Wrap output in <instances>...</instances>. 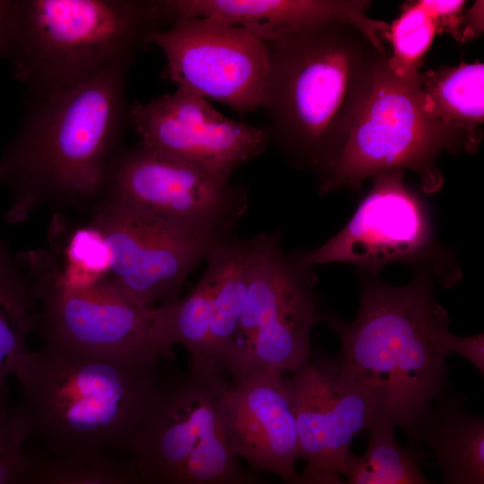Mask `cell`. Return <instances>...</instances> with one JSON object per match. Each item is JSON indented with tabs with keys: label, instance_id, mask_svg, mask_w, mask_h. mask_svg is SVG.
<instances>
[{
	"label": "cell",
	"instance_id": "1",
	"mask_svg": "<svg viewBox=\"0 0 484 484\" xmlns=\"http://www.w3.org/2000/svg\"><path fill=\"white\" fill-rule=\"evenodd\" d=\"M130 65H113L65 91L27 97L18 130L0 155V186L13 196L5 223H22L43 204L93 209L101 200L128 121Z\"/></svg>",
	"mask_w": 484,
	"mask_h": 484
},
{
	"label": "cell",
	"instance_id": "2",
	"mask_svg": "<svg viewBox=\"0 0 484 484\" xmlns=\"http://www.w3.org/2000/svg\"><path fill=\"white\" fill-rule=\"evenodd\" d=\"M266 43L261 108L269 143L293 166L319 172L345 148L389 54L342 22L284 33Z\"/></svg>",
	"mask_w": 484,
	"mask_h": 484
},
{
	"label": "cell",
	"instance_id": "3",
	"mask_svg": "<svg viewBox=\"0 0 484 484\" xmlns=\"http://www.w3.org/2000/svg\"><path fill=\"white\" fill-rule=\"evenodd\" d=\"M327 323L340 341L336 361L370 400L375 419L411 441L423 436L446 386L452 334L428 274L400 287L367 281L356 318Z\"/></svg>",
	"mask_w": 484,
	"mask_h": 484
},
{
	"label": "cell",
	"instance_id": "4",
	"mask_svg": "<svg viewBox=\"0 0 484 484\" xmlns=\"http://www.w3.org/2000/svg\"><path fill=\"white\" fill-rule=\"evenodd\" d=\"M158 359L43 340L14 376L48 453L86 458L129 452L162 382Z\"/></svg>",
	"mask_w": 484,
	"mask_h": 484
},
{
	"label": "cell",
	"instance_id": "5",
	"mask_svg": "<svg viewBox=\"0 0 484 484\" xmlns=\"http://www.w3.org/2000/svg\"><path fill=\"white\" fill-rule=\"evenodd\" d=\"M167 25L160 0H11L0 56L27 97H44L132 64Z\"/></svg>",
	"mask_w": 484,
	"mask_h": 484
},
{
	"label": "cell",
	"instance_id": "6",
	"mask_svg": "<svg viewBox=\"0 0 484 484\" xmlns=\"http://www.w3.org/2000/svg\"><path fill=\"white\" fill-rule=\"evenodd\" d=\"M223 374L190 369L163 380L130 459L143 484H255L224 436Z\"/></svg>",
	"mask_w": 484,
	"mask_h": 484
},
{
	"label": "cell",
	"instance_id": "7",
	"mask_svg": "<svg viewBox=\"0 0 484 484\" xmlns=\"http://www.w3.org/2000/svg\"><path fill=\"white\" fill-rule=\"evenodd\" d=\"M388 56L378 66L345 148L317 172L322 194L342 187L359 189L365 179L393 169L414 171L425 193L442 187L437 156L456 150L426 107L419 74L398 75L389 66Z\"/></svg>",
	"mask_w": 484,
	"mask_h": 484
},
{
	"label": "cell",
	"instance_id": "8",
	"mask_svg": "<svg viewBox=\"0 0 484 484\" xmlns=\"http://www.w3.org/2000/svg\"><path fill=\"white\" fill-rule=\"evenodd\" d=\"M99 202L177 230L225 239L246 212L248 194L241 185L137 145L116 154Z\"/></svg>",
	"mask_w": 484,
	"mask_h": 484
},
{
	"label": "cell",
	"instance_id": "9",
	"mask_svg": "<svg viewBox=\"0 0 484 484\" xmlns=\"http://www.w3.org/2000/svg\"><path fill=\"white\" fill-rule=\"evenodd\" d=\"M16 256L41 306L37 324L43 340L99 351L172 356L156 307L139 304L108 278L83 287L65 284L56 257L45 250Z\"/></svg>",
	"mask_w": 484,
	"mask_h": 484
},
{
	"label": "cell",
	"instance_id": "10",
	"mask_svg": "<svg viewBox=\"0 0 484 484\" xmlns=\"http://www.w3.org/2000/svg\"><path fill=\"white\" fill-rule=\"evenodd\" d=\"M404 170L377 173L345 227L317 248L294 256L304 269L346 263L372 273L389 264L423 266L445 287L461 270L435 239L428 209L404 181Z\"/></svg>",
	"mask_w": 484,
	"mask_h": 484
},
{
	"label": "cell",
	"instance_id": "11",
	"mask_svg": "<svg viewBox=\"0 0 484 484\" xmlns=\"http://www.w3.org/2000/svg\"><path fill=\"white\" fill-rule=\"evenodd\" d=\"M164 54L165 78L238 113L262 108L268 44L244 27L216 17H181L151 33Z\"/></svg>",
	"mask_w": 484,
	"mask_h": 484
},
{
	"label": "cell",
	"instance_id": "12",
	"mask_svg": "<svg viewBox=\"0 0 484 484\" xmlns=\"http://www.w3.org/2000/svg\"><path fill=\"white\" fill-rule=\"evenodd\" d=\"M137 145L169 156L223 180L269 144L264 128L231 119L205 98L177 87L128 107Z\"/></svg>",
	"mask_w": 484,
	"mask_h": 484
},
{
	"label": "cell",
	"instance_id": "13",
	"mask_svg": "<svg viewBox=\"0 0 484 484\" xmlns=\"http://www.w3.org/2000/svg\"><path fill=\"white\" fill-rule=\"evenodd\" d=\"M90 223L109 246L108 279L146 307L178 299L191 272L227 239L177 230L102 202Z\"/></svg>",
	"mask_w": 484,
	"mask_h": 484
},
{
	"label": "cell",
	"instance_id": "14",
	"mask_svg": "<svg viewBox=\"0 0 484 484\" xmlns=\"http://www.w3.org/2000/svg\"><path fill=\"white\" fill-rule=\"evenodd\" d=\"M284 383L295 415L300 459L314 469L345 474L354 437L374 422L370 400L336 360H309Z\"/></svg>",
	"mask_w": 484,
	"mask_h": 484
},
{
	"label": "cell",
	"instance_id": "15",
	"mask_svg": "<svg viewBox=\"0 0 484 484\" xmlns=\"http://www.w3.org/2000/svg\"><path fill=\"white\" fill-rule=\"evenodd\" d=\"M283 375L257 373L229 384L219 401V416L232 453L285 482L298 475L300 452Z\"/></svg>",
	"mask_w": 484,
	"mask_h": 484
},
{
	"label": "cell",
	"instance_id": "16",
	"mask_svg": "<svg viewBox=\"0 0 484 484\" xmlns=\"http://www.w3.org/2000/svg\"><path fill=\"white\" fill-rule=\"evenodd\" d=\"M169 22L181 17H216L268 42L288 32L344 18L340 0H161Z\"/></svg>",
	"mask_w": 484,
	"mask_h": 484
},
{
	"label": "cell",
	"instance_id": "17",
	"mask_svg": "<svg viewBox=\"0 0 484 484\" xmlns=\"http://www.w3.org/2000/svg\"><path fill=\"white\" fill-rule=\"evenodd\" d=\"M272 233L220 242L206 259L214 270L212 315L206 368L224 373L246 300L253 269Z\"/></svg>",
	"mask_w": 484,
	"mask_h": 484
},
{
	"label": "cell",
	"instance_id": "18",
	"mask_svg": "<svg viewBox=\"0 0 484 484\" xmlns=\"http://www.w3.org/2000/svg\"><path fill=\"white\" fill-rule=\"evenodd\" d=\"M419 82L428 110L447 132L456 152H476L483 137V64L428 70L419 73Z\"/></svg>",
	"mask_w": 484,
	"mask_h": 484
},
{
	"label": "cell",
	"instance_id": "19",
	"mask_svg": "<svg viewBox=\"0 0 484 484\" xmlns=\"http://www.w3.org/2000/svg\"><path fill=\"white\" fill-rule=\"evenodd\" d=\"M36 304L30 278L0 234V402L30 352L28 336L38 332Z\"/></svg>",
	"mask_w": 484,
	"mask_h": 484
},
{
	"label": "cell",
	"instance_id": "20",
	"mask_svg": "<svg viewBox=\"0 0 484 484\" xmlns=\"http://www.w3.org/2000/svg\"><path fill=\"white\" fill-rule=\"evenodd\" d=\"M424 436L440 471L441 484H484L482 417L444 407L438 413L434 411Z\"/></svg>",
	"mask_w": 484,
	"mask_h": 484
},
{
	"label": "cell",
	"instance_id": "21",
	"mask_svg": "<svg viewBox=\"0 0 484 484\" xmlns=\"http://www.w3.org/2000/svg\"><path fill=\"white\" fill-rule=\"evenodd\" d=\"M207 267L195 286L173 303L156 307L161 333L173 349L180 345L189 353V368H206L208 345L212 315L214 270Z\"/></svg>",
	"mask_w": 484,
	"mask_h": 484
},
{
	"label": "cell",
	"instance_id": "22",
	"mask_svg": "<svg viewBox=\"0 0 484 484\" xmlns=\"http://www.w3.org/2000/svg\"><path fill=\"white\" fill-rule=\"evenodd\" d=\"M15 484H143L131 459L104 453L86 458L34 456Z\"/></svg>",
	"mask_w": 484,
	"mask_h": 484
},
{
	"label": "cell",
	"instance_id": "23",
	"mask_svg": "<svg viewBox=\"0 0 484 484\" xmlns=\"http://www.w3.org/2000/svg\"><path fill=\"white\" fill-rule=\"evenodd\" d=\"M436 32V22L422 1L406 5L389 28L388 40L393 47L389 66L402 77L418 76L421 60Z\"/></svg>",
	"mask_w": 484,
	"mask_h": 484
},
{
	"label": "cell",
	"instance_id": "24",
	"mask_svg": "<svg viewBox=\"0 0 484 484\" xmlns=\"http://www.w3.org/2000/svg\"><path fill=\"white\" fill-rule=\"evenodd\" d=\"M64 255V264H58V274L65 284L83 287L108 278L110 249L102 233L92 224L69 235Z\"/></svg>",
	"mask_w": 484,
	"mask_h": 484
},
{
	"label": "cell",
	"instance_id": "25",
	"mask_svg": "<svg viewBox=\"0 0 484 484\" xmlns=\"http://www.w3.org/2000/svg\"><path fill=\"white\" fill-rule=\"evenodd\" d=\"M394 428L386 421L375 419L368 429L363 459L385 484H431L414 454L396 442Z\"/></svg>",
	"mask_w": 484,
	"mask_h": 484
},
{
	"label": "cell",
	"instance_id": "26",
	"mask_svg": "<svg viewBox=\"0 0 484 484\" xmlns=\"http://www.w3.org/2000/svg\"><path fill=\"white\" fill-rule=\"evenodd\" d=\"M34 434L32 422L22 406L10 408L0 402V484H15L26 469L30 454L26 440Z\"/></svg>",
	"mask_w": 484,
	"mask_h": 484
},
{
	"label": "cell",
	"instance_id": "27",
	"mask_svg": "<svg viewBox=\"0 0 484 484\" xmlns=\"http://www.w3.org/2000/svg\"><path fill=\"white\" fill-rule=\"evenodd\" d=\"M450 353H456L468 360L481 375L484 374V335L468 337L451 334L448 343Z\"/></svg>",
	"mask_w": 484,
	"mask_h": 484
},
{
	"label": "cell",
	"instance_id": "28",
	"mask_svg": "<svg viewBox=\"0 0 484 484\" xmlns=\"http://www.w3.org/2000/svg\"><path fill=\"white\" fill-rule=\"evenodd\" d=\"M345 484H385L362 456L353 454L348 464Z\"/></svg>",
	"mask_w": 484,
	"mask_h": 484
},
{
	"label": "cell",
	"instance_id": "29",
	"mask_svg": "<svg viewBox=\"0 0 484 484\" xmlns=\"http://www.w3.org/2000/svg\"><path fill=\"white\" fill-rule=\"evenodd\" d=\"M284 484H345V480L336 472L316 470L306 465L301 473H298Z\"/></svg>",
	"mask_w": 484,
	"mask_h": 484
},
{
	"label": "cell",
	"instance_id": "30",
	"mask_svg": "<svg viewBox=\"0 0 484 484\" xmlns=\"http://www.w3.org/2000/svg\"><path fill=\"white\" fill-rule=\"evenodd\" d=\"M11 0H0V54L3 48Z\"/></svg>",
	"mask_w": 484,
	"mask_h": 484
}]
</instances>
